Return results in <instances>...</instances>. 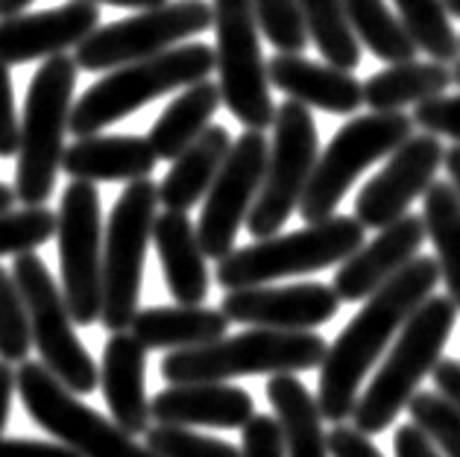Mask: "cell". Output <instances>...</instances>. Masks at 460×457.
<instances>
[{"label": "cell", "mask_w": 460, "mask_h": 457, "mask_svg": "<svg viewBox=\"0 0 460 457\" xmlns=\"http://www.w3.org/2000/svg\"><path fill=\"white\" fill-rule=\"evenodd\" d=\"M150 417L159 426H206V428H243L255 417L252 396L226 382L211 384H171L153 399Z\"/></svg>", "instance_id": "obj_20"}, {"label": "cell", "mask_w": 460, "mask_h": 457, "mask_svg": "<svg viewBox=\"0 0 460 457\" xmlns=\"http://www.w3.org/2000/svg\"><path fill=\"white\" fill-rule=\"evenodd\" d=\"M21 150V118L15 115L13 74L0 62V159H13Z\"/></svg>", "instance_id": "obj_41"}, {"label": "cell", "mask_w": 460, "mask_h": 457, "mask_svg": "<svg viewBox=\"0 0 460 457\" xmlns=\"http://www.w3.org/2000/svg\"><path fill=\"white\" fill-rule=\"evenodd\" d=\"M364 238L367 229L358 217L332 215L290 235H273L252 247L232 250L226 259L217 261L215 278L223 291H241L288 276L317 273L343 264L358 247H364Z\"/></svg>", "instance_id": "obj_6"}, {"label": "cell", "mask_w": 460, "mask_h": 457, "mask_svg": "<svg viewBox=\"0 0 460 457\" xmlns=\"http://www.w3.org/2000/svg\"><path fill=\"white\" fill-rule=\"evenodd\" d=\"M443 167L448 171V180H452V188L460 197V144L446 150V159H443Z\"/></svg>", "instance_id": "obj_47"}, {"label": "cell", "mask_w": 460, "mask_h": 457, "mask_svg": "<svg viewBox=\"0 0 460 457\" xmlns=\"http://www.w3.org/2000/svg\"><path fill=\"white\" fill-rule=\"evenodd\" d=\"M341 308L334 287L320 282H302L285 287H241L223 296V314L229 322H243L252 329L279 331H311L329 322Z\"/></svg>", "instance_id": "obj_17"}, {"label": "cell", "mask_w": 460, "mask_h": 457, "mask_svg": "<svg viewBox=\"0 0 460 457\" xmlns=\"http://www.w3.org/2000/svg\"><path fill=\"white\" fill-rule=\"evenodd\" d=\"M0 457H83L68 445L32 443V440H0Z\"/></svg>", "instance_id": "obj_43"}, {"label": "cell", "mask_w": 460, "mask_h": 457, "mask_svg": "<svg viewBox=\"0 0 460 457\" xmlns=\"http://www.w3.org/2000/svg\"><path fill=\"white\" fill-rule=\"evenodd\" d=\"M422 223L431 238L448 299L460 311V197L452 182H431L422 194Z\"/></svg>", "instance_id": "obj_30"}, {"label": "cell", "mask_w": 460, "mask_h": 457, "mask_svg": "<svg viewBox=\"0 0 460 457\" xmlns=\"http://www.w3.org/2000/svg\"><path fill=\"white\" fill-rule=\"evenodd\" d=\"M32 4V0H0V18H15Z\"/></svg>", "instance_id": "obj_49"}, {"label": "cell", "mask_w": 460, "mask_h": 457, "mask_svg": "<svg viewBox=\"0 0 460 457\" xmlns=\"http://www.w3.org/2000/svg\"><path fill=\"white\" fill-rule=\"evenodd\" d=\"M13 278L21 296H24L32 347L39 349L41 364L48 366L71 393L88 396L97 387L100 373L92 361V355L76 340L68 303H65V294L59 291V285L53 282L48 264H44L36 252H24L15 259Z\"/></svg>", "instance_id": "obj_12"}, {"label": "cell", "mask_w": 460, "mask_h": 457, "mask_svg": "<svg viewBox=\"0 0 460 457\" xmlns=\"http://www.w3.org/2000/svg\"><path fill=\"white\" fill-rule=\"evenodd\" d=\"M393 452L396 457H440L437 454V445L425 437L417 426H402L393 437Z\"/></svg>", "instance_id": "obj_44"}, {"label": "cell", "mask_w": 460, "mask_h": 457, "mask_svg": "<svg viewBox=\"0 0 460 457\" xmlns=\"http://www.w3.org/2000/svg\"><path fill=\"white\" fill-rule=\"evenodd\" d=\"M223 103L220 85L199 80L188 85L182 94L162 111V118L150 127V147L155 150L162 162H173L188 144H194L203 132L211 127V118L217 115Z\"/></svg>", "instance_id": "obj_28"}, {"label": "cell", "mask_w": 460, "mask_h": 457, "mask_svg": "<svg viewBox=\"0 0 460 457\" xmlns=\"http://www.w3.org/2000/svg\"><path fill=\"white\" fill-rule=\"evenodd\" d=\"M267 153H270V138L261 129H243V136L232 141V150L208 188L197 223V238L206 259L220 261L234 250L238 229L250 217V208L261 191Z\"/></svg>", "instance_id": "obj_15"}, {"label": "cell", "mask_w": 460, "mask_h": 457, "mask_svg": "<svg viewBox=\"0 0 460 457\" xmlns=\"http://www.w3.org/2000/svg\"><path fill=\"white\" fill-rule=\"evenodd\" d=\"M446 147L431 132L411 136L387 155V164L355 197V217L364 229H385L408 215L411 203L429 191L437 171L443 167Z\"/></svg>", "instance_id": "obj_16"}, {"label": "cell", "mask_w": 460, "mask_h": 457, "mask_svg": "<svg viewBox=\"0 0 460 457\" xmlns=\"http://www.w3.org/2000/svg\"><path fill=\"white\" fill-rule=\"evenodd\" d=\"M92 4H109V6H123V9H153V6L167 4V0H92Z\"/></svg>", "instance_id": "obj_48"}, {"label": "cell", "mask_w": 460, "mask_h": 457, "mask_svg": "<svg viewBox=\"0 0 460 457\" xmlns=\"http://www.w3.org/2000/svg\"><path fill=\"white\" fill-rule=\"evenodd\" d=\"M408 410L425 437L446 457H460V410L440 393H413Z\"/></svg>", "instance_id": "obj_35"}, {"label": "cell", "mask_w": 460, "mask_h": 457, "mask_svg": "<svg viewBox=\"0 0 460 457\" xmlns=\"http://www.w3.org/2000/svg\"><path fill=\"white\" fill-rule=\"evenodd\" d=\"M267 402L273 405L276 419L282 426L288 457H329V434H323V414L317 396L299 382L294 373L270 375L267 382Z\"/></svg>", "instance_id": "obj_27"}, {"label": "cell", "mask_w": 460, "mask_h": 457, "mask_svg": "<svg viewBox=\"0 0 460 457\" xmlns=\"http://www.w3.org/2000/svg\"><path fill=\"white\" fill-rule=\"evenodd\" d=\"M100 24V9L92 0H71L48 13H30L0 18V62L24 65L50 59L92 36Z\"/></svg>", "instance_id": "obj_18"}, {"label": "cell", "mask_w": 460, "mask_h": 457, "mask_svg": "<svg viewBox=\"0 0 460 457\" xmlns=\"http://www.w3.org/2000/svg\"><path fill=\"white\" fill-rule=\"evenodd\" d=\"M258 30L273 44L276 53H296L308 48V30L302 21L299 0H252Z\"/></svg>", "instance_id": "obj_37"}, {"label": "cell", "mask_w": 460, "mask_h": 457, "mask_svg": "<svg viewBox=\"0 0 460 457\" xmlns=\"http://www.w3.org/2000/svg\"><path fill=\"white\" fill-rule=\"evenodd\" d=\"M15 188H9L6 182H0V211H9L15 206Z\"/></svg>", "instance_id": "obj_50"}, {"label": "cell", "mask_w": 460, "mask_h": 457, "mask_svg": "<svg viewBox=\"0 0 460 457\" xmlns=\"http://www.w3.org/2000/svg\"><path fill=\"white\" fill-rule=\"evenodd\" d=\"M147 449L159 457H243L232 443L203 437L182 426H155L147 431Z\"/></svg>", "instance_id": "obj_38"}, {"label": "cell", "mask_w": 460, "mask_h": 457, "mask_svg": "<svg viewBox=\"0 0 460 457\" xmlns=\"http://www.w3.org/2000/svg\"><path fill=\"white\" fill-rule=\"evenodd\" d=\"M443 6L452 18H460V0H443Z\"/></svg>", "instance_id": "obj_51"}, {"label": "cell", "mask_w": 460, "mask_h": 457, "mask_svg": "<svg viewBox=\"0 0 460 457\" xmlns=\"http://www.w3.org/2000/svg\"><path fill=\"white\" fill-rule=\"evenodd\" d=\"M317 124H314L308 106L296 103V100H285L276 109L261 191H258L250 217H246V229L252 238H273L299 208L314 164H317Z\"/></svg>", "instance_id": "obj_10"}, {"label": "cell", "mask_w": 460, "mask_h": 457, "mask_svg": "<svg viewBox=\"0 0 460 457\" xmlns=\"http://www.w3.org/2000/svg\"><path fill=\"white\" fill-rule=\"evenodd\" d=\"M18 387V375L13 370L9 361H0V431L6 426V417H9V405H13V393Z\"/></svg>", "instance_id": "obj_46"}, {"label": "cell", "mask_w": 460, "mask_h": 457, "mask_svg": "<svg viewBox=\"0 0 460 457\" xmlns=\"http://www.w3.org/2000/svg\"><path fill=\"white\" fill-rule=\"evenodd\" d=\"M18 393L27 414L62 445L83 457H159L147 445H138L120 426H111L97 410L85 408L48 366L24 361L18 366Z\"/></svg>", "instance_id": "obj_11"}, {"label": "cell", "mask_w": 460, "mask_h": 457, "mask_svg": "<svg viewBox=\"0 0 460 457\" xmlns=\"http://www.w3.org/2000/svg\"><path fill=\"white\" fill-rule=\"evenodd\" d=\"M32 347V331L24 296H21L15 278L0 267V361L24 364Z\"/></svg>", "instance_id": "obj_36"}, {"label": "cell", "mask_w": 460, "mask_h": 457, "mask_svg": "<svg viewBox=\"0 0 460 457\" xmlns=\"http://www.w3.org/2000/svg\"><path fill=\"white\" fill-rule=\"evenodd\" d=\"M232 136L226 127L211 124L194 144H188L173 159V167L159 185V203L171 211H188L208 194L217 180L223 162L232 150Z\"/></svg>", "instance_id": "obj_25"}, {"label": "cell", "mask_w": 460, "mask_h": 457, "mask_svg": "<svg viewBox=\"0 0 460 457\" xmlns=\"http://www.w3.org/2000/svg\"><path fill=\"white\" fill-rule=\"evenodd\" d=\"M393 4L420 50L443 65L460 59V36L452 27V15L446 13L443 0H393Z\"/></svg>", "instance_id": "obj_33"}, {"label": "cell", "mask_w": 460, "mask_h": 457, "mask_svg": "<svg viewBox=\"0 0 460 457\" xmlns=\"http://www.w3.org/2000/svg\"><path fill=\"white\" fill-rule=\"evenodd\" d=\"M455 320L457 305L448 296H429L413 311L396 334L387 361L369 382L367 393L355 402L352 422L358 431L376 437V434L390 428V422L402 414V408H408L422 378L440 361Z\"/></svg>", "instance_id": "obj_2"}, {"label": "cell", "mask_w": 460, "mask_h": 457, "mask_svg": "<svg viewBox=\"0 0 460 457\" xmlns=\"http://www.w3.org/2000/svg\"><path fill=\"white\" fill-rule=\"evenodd\" d=\"M452 83V71L443 62H396L364 83V103L373 111H399L446 94Z\"/></svg>", "instance_id": "obj_29"}, {"label": "cell", "mask_w": 460, "mask_h": 457, "mask_svg": "<svg viewBox=\"0 0 460 457\" xmlns=\"http://www.w3.org/2000/svg\"><path fill=\"white\" fill-rule=\"evenodd\" d=\"M343 13L355 39L376 56V59L396 65L417 59V44L408 36L405 24L387 9L385 0H343Z\"/></svg>", "instance_id": "obj_31"}, {"label": "cell", "mask_w": 460, "mask_h": 457, "mask_svg": "<svg viewBox=\"0 0 460 457\" xmlns=\"http://www.w3.org/2000/svg\"><path fill=\"white\" fill-rule=\"evenodd\" d=\"M211 71H215V48L199 41L123 65V68L109 71L103 80L94 83L76 100L68 129L76 138L97 136L100 129L118 124L153 100L208 80Z\"/></svg>", "instance_id": "obj_4"}, {"label": "cell", "mask_w": 460, "mask_h": 457, "mask_svg": "<svg viewBox=\"0 0 460 457\" xmlns=\"http://www.w3.org/2000/svg\"><path fill=\"white\" fill-rule=\"evenodd\" d=\"M267 74L288 100H296L308 109L329 111V115H355L364 103V83H358L349 71L311 62L305 56L276 53L267 62Z\"/></svg>", "instance_id": "obj_21"}, {"label": "cell", "mask_w": 460, "mask_h": 457, "mask_svg": "<svg viewBox=\"0 0 460 457\" xmlns=\"http://www.w3.org/2000/svg\"><path fill=\"white\" fill-rule=\"evenodd\" d=\"M325 352L329 347L314 331L250 329L208 347L173 349L162 361V375L171 384H211L241 375L308 373L323 364Z\"/></svg>", "instance_id": "obj_3"}, {"label": "cell", "mask_w": 460, "mask_h": 457, "mask_svg": "<svg viewBox=\"0 0 460 457\" xmlns=\"http://www.w3.org/2000/svg\"><path fill=\"white\" fill-rule=\"evenodd\" d=\"M413 127L431 132L437 138H452L460 144V94H440L413 106Z\"/></svg>", "instance_id": "obj_39"}, {"label": "cell", "mask_w": 460, "mask_h": 457, "mask_svg": "<svg viewBox=\"0 0 460 457\" xmlns=\"http://www.w3.org/2000/svg\"><path fill=\"white\" fill-rule=\"evenodd\" d=\"M215 13V71L223 103L246 129H267L276 120L270 74L258 41L252 0H211Z\"/></svg>", "instance_id": "obj_9"}, {"label": "cell", "mask_w": 460, "mask_h": 457, "mask_svg": "<svg viewBox=\"0 0 460 457\" xmlns=\"http://www.w3.org/2000/svg\"><path fill=\"white\" fill-rule=\"evenodd\" d=\"M76 74L80 65L74 56L59 53L44 59L30 80L15 171V197L24 206H44L56 188L65 153L62 138L71 124Z\"/></svg>", "instance_id": "obj_5"}, {"label": "cell", "mask_w": 460, "mask_h": 457, "mask_svg": "<svg viewBox=\"0 0 460 457\" xmlns=\"http://www.w3.org/2000/svg\"><path fill=\"white\" fill-rule=\"evenodd\" d=\"M243 431V457H288L285 454V437L279 419L267 414H255Z\"/></svg>", "instance_id": "obj_40"}, {"label": "cell", "mask_w": 460, "mask_h": 457, "mask_svg": "<svg viewBox=\"0 0 460 457\" xmlns=\"http://www.w3.org/2000/svg\"><path fill=\"white\" fill-rule=\"evenodd\" d=\"M431 378H434V387L437 393L446 396L448 402H452L457 410H460V361H437V366L431 370Z\"/></svg>", "instance_id": "obj_45"}, {"label": "cell", "mask_w": 460, "mask_h": 457, "mask_svg": "<svg viewBox=\"0 0 460 457\" xmlns=\"http://www.w3.org/2000/svg\"><path fill=\"white\" fill-rule=\"evenodd\" d=\"M437 282H440L437 259L417 255L385 287L367 296V305L338 334V340L332 343L320 364L317 405L323 419L341 426L346 417H352L358 390L369 366L378 361V355L402 331L413 311L431 296Z\"/></svg>", "instance_id": "obj_1"}, {"label": "cell", "mask_w": 460, "mask_h": 457, "mask_svg": "<svg viewBox=\"0 0 460 457\" xmlns=\"http://www.w3.org/2000/svg\"><path fill=\"white\" fill-rule=\"evenodd\" d=\"M62 294L76 326H94L103 314V226L94 182L74 180L59 206Z\"/></svg>", "instance_id": "obj_14"}, {"label": "cell", "mask_w": 460, "mask_h": 457, "mask_svg": "<svg viewBox=\"0 0 460 457\" xmlns=\"http://www.w3.org/2000/svg\"><path fill=\"white\" fill-rule=\"evenodd\" d=\"M159 155L138 136H85L62 153V171L85 182L147 180Z\"/></svg>", "instance_id": "obj_23"}, {"label": "cell", "mask_w": 460, "mask_h": 457, "mask_svg": "<svg viewBox=\"0 0 460 457\" xmlns=\"http://www.w3.org/2000/svg\"><path fill=\"white\" fill-rule=\"evenodd\" d=\"M211 27H215V13L206 0H176L97 27L76 48L74 59L83 71H115L159 56Z\"/></svg>", "instance_id": "obj_13"}, {"label": "cell", "mask_w": 460, "mask_h": 457, "mask_svg": "<svg viewBox=\"0 0 460 457\" xmlns=\"http://www.w3.org/2000/svg\"><path fill=\"white\" fill-rule=\"evenodd\" d=\"M144 366L147 347L132 331H111L103 349L100 384L115 426L127 434H144L150 422V402L144 393Z\"/></svg>", "instance_id": "obj_22"}, {"label": "cell", "mask_w": 460, "mask_h": 457, "mask_svg": "<svg viewBox=\"0 0 460 457\" xmlns=\"http://www.w3.org/2000/svg\"><path fill=\"white\" fill-rule=\"evenodd\" d=\"M59 217L44 206H24L21 211H0V259L39 250L56 235Z\"/></svg>", "instance_id": "obj_34"}, {"label": "cell", "mask_w": 460, "mask_h": 457, "mask_svg": "<svg viewBox=\"0 0 460 457\" xmlns=\"http://www.w3.org/2000/svg\"><path fill=\"white\" fill-rule=\"evenodd\" d=\"M308 39L334 68L355 71L361 65V41L355 39L343 13V0H299Z\"/></svg>", "instance_id": "obj_32"}, {"label": "cell", "mask_w": 460, "mask_h": 457, "mask_svg": "<svg viewBox=\"0 0 460 457\" xmlns=\"http://www.w3.org/2000/svg\"><path fill=\"white\" fill-rule=\"evenodd\" d=\"M155 252L162 259L167 291L179 305H203L208 296V267L197 226L185 211H162L153 226Z\"/></svg>", "instance_id": "obj_24"}, {"label": "cell", "mask_w": 460, "mask_h": 457, "mask_svg": "<svg viewBox=\"0 0 460 457\" xmlns=\"http://www.w3.org/2000/svg\"><path fill=\"white\" fill-rule=\"evenodd\" d=\"M129 329L147 349H194L226 338L229 317L203 305L144 308Z\"/></svg>", "instance_id": "obj_26"}, {"label": "cell", "mask_w": 460, "mask_h": 457, "mask_svg": "<svg viewBox=\"0 0 460 457\" xmlns=\"http://www.w3.org/2000/svg\"><path fill=\"white\" fill-rule=\"evenodd\" d=\"M329 452L332 457H385L367 440V434L346 426H338L329 434Z\"/></svg>", "instance_id": "obj_42"}, {"label": "cell", "mask_w": 460, "mask_h": 457, "mask_svg": "<svg viewBox=\"0 0 460 457\" xmlns=\"http://www.w3.org/2000/svg\"><path fill=\"white\" fill-rule=\"evenodd\" d=\"M159 185L136 180L123 188L109 215L103 243V314L100 322L109 331H123L138 314L144 259L153 241Z\"/></svg>", "instance_id": "obj_8"}, {"label": "cell", "mask_w": 460, "mask_h": 457, "mask_svg": "<svg viewBox=\"0 0 460 457\" xmlns=\"http://www.w3.org/2000/svg\"><path fill=\"white\" fill-rule=\"evenodd\" d=\"M413 136V118L405 111H369L352 118L334 132L325 150L317 155L311 182L302 194L299 215L305 223H320L334 215L346 191L367 167L387 159Z\"/></svg>", "instance_id": "obj_7"}, {"label": "cell", "mask_w": 460, "mask_h": 457, "mask_svg": "<svg viewBox=\"0 0 460 457\" xmlns=\"http://www.w3.org/2000/svg\"><path fill=\"white\" fill-rule=\"evenodd\" d=\"M425 241V223L417 215H402L385 226L378 235L358 247L334 273V294L343 303H361L385 287L402 267H408L420 255Z\"/></svg>", "instance_id": "obj_19"}, {"label": "cell", "mask_w": 460, "mask_h": 457, "mask_svg": "<svg viewBox=\"0 0 460 457\" xmlns=\"http://www.w3.org/2000/svg\"><path fill=\"white\" fill-rule=\"evenodd\" d=\"M452 80H455V83L460 85V59L455 62V68H452Z\"/></svg>", "instance_id": "obj_52"}]
</instances>
